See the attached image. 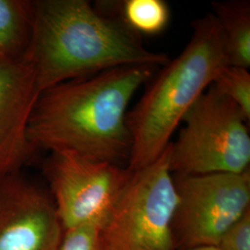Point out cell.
Here are the masks:
<instances>
[{
  "label": "cell",
  "instance_id": "cell-5",
  "mask_svg": "<svg viewBox=\"0 0 250 250\" xmlns=\"http://www.w3.org/2000/svg\"><path fill=\"white\" fill-rule=\"evenodd\" d=\"M176 205L169 145L158 160L133 171L101 227L107 250H177L172 234Z\"/></svg>",
  "mask_w": 250,
  "mask_h": 250
},
{
  "label": "cell",
  "instance_id": "cell-3",
  "mask_svg": "<svg viewBox=\"0 0 250 250\" xmlns=\"http://www.w3.org/2000/svg\"><path fill=\"white\" fill-rule=\"evenodd\" d=\"M184 50L165 65L135 107L127 113L132 138L128 169L158 160L188 109L213 83L228 62L220 25L209 12L192 23Z\"/></svg>",
  "mask_w": 250,
  "mask_h": 250
},
{
  "label": "cell",
  "instance_id": "cell-10",
  "mask_svg": "<svg viewBox=\"0 0 250 250\" xmlns=\"http://www.w3.org/2000/svg\"><path fill=\"white\" fill-rule=\"evenodd\" d=\"M212 14L223 35L228 65L249 69L250 66V2L232 0L212 2Z\"/></svg>",
  "mask_w": 250,
  "mask_h": 250
},
{
  "label": "cell",
  "instance_id": "cell-12",
  "mask_svg": "<svg viewBox=\"0 0 250 250\" xmlns=\"http://www.w3.org/2000/svg\"><path fill=\"white\" fill-rule=\"evenodd\" d=\"M112 5L125 24L140 36L160 34L170 20V9L162 0H126Z\"/></svg>",
  "mask_w": 250,
  "mask_h": 250
},
{
  "label": "cell",
  "instance_id": "cell-6",
  "mask_svg": "<svg viewBox=\"0 0 250 250\" xmlns=\"http://www.w3.org/2000/svg\"><path fill=\"white\" fill-rule=\"evenodd\" d=\"M63 230L104 225L133 171L69 151L50 152L42 165Z\"/></svg>",
  "mask_w": 250,
  "mask_h": 250
},
{
  "label": "cell",
  "instance_id": "cell-16",
  "mask_svg": "<svg viewBox=\"0 0 250 250\" xmlns=\"http://www.w3.org/2000/svg\"><path fill=\"white\" fill-rule=\"evenodd\" d=\"M220 250L216 246H203V247H197V248H191L186 250Z\"/></svg>",
  "mask_w": 250,
  "mask_h": 250
},
{
  "label": "cell",
  "instance_id": "cell-2",
  "mask_svg": "<svg viewBox=\"0 0 250 250\" xmlns=\"http://www.w3.org/2000/svg\"><path fill=\"white\" fill-rule=\"evenodd\" d=\"M27 59L40 93L119 67H158L170 61L166 54L147 49L110 4L86 0H34Z\"/></svg>",
  "mask_w": 250,
  "mask_h": 250
},
{
  "label": "cell",
  "instance_id": "cell-15",
  "mask_svg": "<svg viewBox=\"0 0 250 250\" xmlns=\"http://www.w3.org/2000/svg\"><path fill=\"white\" fill-rule=\"evenodd\" d=\"M216 247L220 250H250V209L224 232Z\"/></svg>",
  "mask_w": 250,
  "mask_h": 250
},
{
  "label": "cell",
  "instance_id": "cell-7",
  "mask_svg": "<svg viewBox=\"0 0 250 250\" xmlns=\"http://www.w3.org/2000/svg\"><path fill=\"white\" fill-rule=\"evenodd\" d=\"M172 175L177 194L172 234L177 250L217 246L224 232L250 209V170Z\"/></svg>",
  "mask_w": 250,
  "mask_h": 250
},
{
  "label": "cell",
  "instance_id": "cell-8",
  "mask_svg": "<svg viewBox=\"0 0 250 250\" xmlns=\"http://www.w3.org/2000/svg\"><path fill=\"white\" fill-rule=\"evenodd\" d=\"M63 234L47 188L23 171L0 179V250H60Z\"/></svg>",
  "mask_w": 250,
  "mask_h": 250
},
{
  "label": "cell",
  "instance_id": "cell-4",
  "mask_svg": "<svg viewBox=\"0 0 250 250\" xmlns=\"http://www.w3.org/2000/svg\"><path fill=\"white\" fill-rule=\"evenodd\" d=\"M170 144V169L177 175L240 174L250 170L249 121L232 100L210 86L183 118Z\"/></svg>",
  "mask_w": 250,
  "mask_h": 250
},
{
  "label": "cell",
  "instance_id": "cell-1",
  "mask_svg": "<svg viewBox=\"0 0 250 250\" xmlns=\"http://www.w3.org/2000/svg\"><path fill=\"white\" fill-rule=\"evenodd\" d=\"M155 69L124 66L44 90L28 121V140L39 152H72L118 165L129 160L127 107Z\"/></svg>",
  "mask_w": 250,
  "mask_h": 250
},
{
  "label": "cell",
  "instance_id": "cell-13",
  "mask_svg": "<svg viewBox=\"0 0 250 250\" xmlns=\"http://www.w3.org/2000/svg\"><path fill=\"white\" fill-rule=\"evenodd\" d=\"M211 86L235 103L247 120H250V73L249 69L227 65Z\"/></svg>",
  "mask_w": 250,
  "mask_h": 250
},
{
  "label": "cell",
  "instance_id": "cell-9",
  "mask_svg": "<svg viewBox=\"0 0 250 250\" xmlns=\"http://www.w3.org/2000/svg\"><path fill=\"white\" fill-rule=\"evenodd\" d=\"M39 95L29 61L0 59V179L22 171L37 159L27 126Z\"/></svg>",
  "mask_w": 250,
  "mask_h": 250
},
{
  "label": "cell",
  "instance_id": "cell-11",
  "mask_svg": "<svg viewBox=\"0 0 250 250\" xmlns=\"http://www.w3.org/2000/svg\"><path fill=\"white\" fill-rule=\"evenodd\" d=\"M34 0H0V59L28 61Z\"/></svg>",
  "mask_w": 250,
  "mask_h": 250
},
{
  "label": "cell",
  "instance_id": "cell-14",
  "mask_svg": "<svg viewBox=\"0 0 250 250\" xmlns=\"http://www.w3.org/2000/svg\"><path fill=\"white\" fill-rule=\"evenodd\" d=\"M101 227L88 224L65 231L60 250H107Z\"/></svg>",
  "mask_w": 250,
  "mask_h": 250
}]
</instances>
